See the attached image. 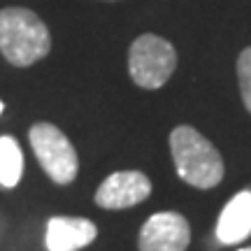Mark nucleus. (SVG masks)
Returning a JSON list of instances; mask_svg holds the SVG:
<instances>
[{
    "label": "nucleus",
    "instance_id": "nucleus-1",
    "mask_svg": "<svg viewBox=\"0 0 251 251\" xmlns=\"http://www.w3.org/2000/svg\"><path fill=\"white\" fill-rule=\"evenodd\" d=\"M170 153L177 177L188 186L209 191L224 179V158L214 144L193 126H177L170 133Z\"/></svg>",
    "mask_w": 251,
    "mask_h": 251
},
{
    "label": "nucleus",
    "instance_id": "nucleus-2",
    "mask_svg": "<svg viewBox=\"0 0 251 251\" xmlns=\"http://www.w3.org/2000/svg\"><path fill=\"white\" fill-rule=\"evenodd\" d=\"M51 51L49 28L33 9L2 7L0 9V54L9 65L28 68L47 58Z\"/></svg>",
    "mask_w": 251,
    "mask_h": 251
},
{
    "label": "nucleus",
    "instance_id": "nucleus-3",
    "mask_svg": "<svg viewBox=\"0 0 251 251\" xmlns=\"http://www.w3.org/2000/svg\"><path fill=\"white\" fill-rule=\"evenodd\" d=\"M177 68V49L161 35L144 33L130 45L128 72L140 89H161Z\"/></svg>",
    "mask_w": 251,
    "mask_h": 251
},
{
    "label": "nucleus",
    "instance_id": "nucleus-4",
    "mask_svg": "<svg viewBox=\"0 0 251 251\" xmlns=\"http://www.w3.org/2000/svg\"><path fill=\"white\" fill-rule=\"evenodd\" d=\"M28 140H30V147H33L42 170L54 184L68 186L75 181L77 172H79V156L68 140V135L58 126L49 124V121H40L28 130Z\"/></svg>",
    "mask_w": 251,
    "mask_h": 251
},
{
    "label": "nucleus",
    "instance_id": "nucleus-5",
    "mask_svg": "<svg viewBox=\"0 0 251 251\" xmlns=\"http://www.w3.org/2000/svg\"><path fill=\"white\" fill-rule=\"evenodd\" d=\"M191 226L179 212H158L144 221L137 247L140 251H186Z\"/></svg>",
    "mask_w": 251,
    "mask_h": 251
},
{
    "label": "nucleus",
    "instance_id": "nucleus-6",
    "mask_svg": "<svg viewBox=\"0 0 251 251\" xmlns=\"http://www.w3.org/2000/svg\"><path fill=\"white\" fill-rule=\"evenodd\" d=\"M151 196V181L140 170L112 172L96 191V205L102 209H128Z\"/></svg>",
    "mask_w": 251,
    "mask_h": 251
},
{
    "label": "nucleus",
    "instance_id": "nucleus-7",
    "mask_svg": "<svg viewBox=\"0 0 251 251\" xmlns=\"http://www.w3.org/2000/svg\"><path fill=\"white\" fill-rule=\"evenodd\" d=\"M98 237L93 221L81 216H51L47 221L45 244L49 251H79Z\"/></svg>",
    "mask_w": 251,
    "mask_h": 251
},
{
    "label": "nucleus",
    "instance_id": "nucleus-8",
    "mask_svg": "<svg viewBox=\"0 0 251 251\" xmlns=\"http://www.w3.org/2000/svg\"><path fill=\"white\" fill-rule=\"evenodd\" d=\"M216 240L221 244H237L251 235V188L240 191L228 200L216 224Z\"/></svg>",
    "mask_w": 251,
    "mask_h": 251
},
{
    "label": "nucleus",
    "instance_id": "nucleus-9",
    "mask_svg": "<svg viewBox=\"0 0 251 251\" xmlns=\"http://www.w3.org/2000/svg\"><path fill=\"white\" fill-rule=\"evenodd\" d=\"M24 175V151L12 135H0V186L14 188Z\"/></svg>",
    "mask_w": 251,
    "mask_h": 251
},
{
    "label": "nucleus",
    "instance_id": "nucleus-10",
    "mask_svg": "<svg viewBox=\"0 0 251 251\" xmlns=\"http://www.w3.org/2000/svg\"><path fill=\"white\" fill-rule=\"evenodd\" d=\"M237 79H240L242 102L251 114V47L242 49V54L237 56Z\"/></svg>",
    "mask_w": 251,
    "mask_h": 251
},
{
    "label": "nucleus",
    "instance_id": "nucleus-11",
    "mask_svg": "<svg viewBox=\"0 0 251 251\" xmlns=\"http://www.w3.org/2000/svg\"><path fill=\"white\" fill-rule=\"evenodd\" d=\"M2 109H5V105H2V100H0V114H2Z\"/></svg>",
    "mask_w": 251,
    "mask_h": 251
},
{
    "label": "nucleus",
    "instance_id": "nucleus-12",
    "mask_svg": "<svg viewBox=\"0 0 251 251\" xmlns=\"http://www.w3.org/2000/svg\"><path fill=\"white\" fill-rule=\"evenodd\" d=\"M240 251H251V247H244V249H240Z\"/></svg>",
    "mask_w": 251,
    "mask_h": 251
},
{
    "label": "nucleus",
    "instance_id": "nucleus-13",
    "mask_svg": "<svg viewBox=\"0 0 251 251\" xmlns=\"http://www.w3.org/2000/svg\"><path fill=\"white\" fill-rule=\"evenodd\" d=\"M105 2H117V0H105Z\"/></svg>",
    "mask_w": 251,
    "mask_h": 251
}]
</instances>
